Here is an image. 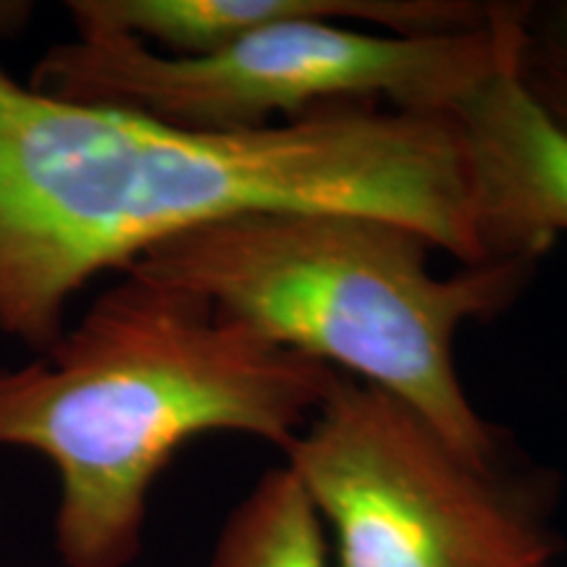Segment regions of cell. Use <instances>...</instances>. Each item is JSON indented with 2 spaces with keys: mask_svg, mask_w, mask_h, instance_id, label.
<instances>
[{
  "mask_svg": "<svg viewBox=\"0 0 567 567\" xmlns=\"http://www.w3.org/2000/svg\"><path fill=\"white\" fill-rule=\"evenodd\" d=\"M526 3L486 27L392 34L321 19L260 27L221 51L168 59L132 38L48 48L30 87L59 101L140 113L193 132H250L337 103L450 113L515 59Z\"/></svg>",
  "mask_w": 567,
  "mask_h": 567,
  "instance_id": "obj_4",
  "label": "cell"
},
{
  "mask_svg": "<svg viewBox=\"0 0 567 567\" xmlns=\"http://www.w3.org/2000/svg\"><path fill=\"white\" fill-rule=\"evenodd\" d=\"M421 231L363 213L266 210L163 239L122 274L203 297L268 342L396 396L478 465L499 434L467 400L455 337L505 310L544 255L431 271Z\"/></svg>",
  "mask_w": 567,
  "mask_h": 567,
  "instance_id": "obj_3",
  "label": "cell"
},
{
  "mask_svg": "<svg viewBox=\"0 0 567 567\" xmlns=\"http://www.w3.org/2000/svg\"><path fill=\"white\" fill-rule=\"evenodd\" d=\"M208 567H329L321 517L287 465L268 471L234 507Z\"/></svg>",
  "mask_w": 567,
  "mask_h": 567,
  "instance_id": "obj_7",
  "label": "cell"
},
{
  "mask_svg": "<svg viewBox=\"0 0 567 567\" xmlns=\"http://www.w3.org/2000/svg\"><path fill=\"white\" fill-rule=\"evenodd\" d=\"M339 373L203 297L122 274L45 358L0 371V446L59 473L63 565L130 567L151 488L189 439L247 434L284 452Z\"/></svg>",
  "mask_w": 567,
  "mask_h": 567,
  "instance_id": "obj_2",
  "label": "cell"
},
{
  "mask_svg": "<svg viewBox=\"0 0 567 567\" xmlns=\"http://www.w3.org/2000/svg\"><path fill=\"white\" fill-rule=\"evenodd\" d=\"M334 530L339 567H549L559 538L536 488L457 452L425 417L339 373L284 450Z\"/></svg>",
  "mask_w": 567,
  "mask_h": 567,
  "instance_id": "obj_5",
  "label": "cell"
},
{
  "mask_svg": "<svg viewBox=\"0 0 567 567\" xmlns=\"http://www.w3.org/2000/svg\"><path fill=\"white\" fill-rule=\"evenodd\" d=\"M266 210L363 213L463 266L494 260L450 113L337 103L250 132H193L59 101L0 66V334L48 352L105 271Z\"/></svg>",
  "mask_w": 567,
  "mask_h": 567,
  "instance_id": "obj_1",
  "label": "cell"
},
{
  "mask_svg": "<svg viewBox=\"0 0 567 567\" xmlns=\"http://www.w3.org/2000/svg\"><path fill=\"white\" fill-rule=\"evenodd\" d=\"M517 76L551 122L567 132V0L526 3Z\"/></svg>",
  "mask_w": 567,
  "mask_h": 567,
  "instance_id": "obj_8",
  "label": "cell"
},
{
  "mask_svg": "<svg viewBox=\"0 0 567 567\" xmlns=\"http://www.w3.org/2000/svg\"><path fill=\"white\" fill-rule=\"evenodd\" d=\"M494 258L544 255L567 234V132L517 76V53L450 111Z\"/></svg>",
  "mask_w": 567,
  "mask_h": 567,
  "instance_id": "obj_6",
  "label": "cell"
}]
</instances>
